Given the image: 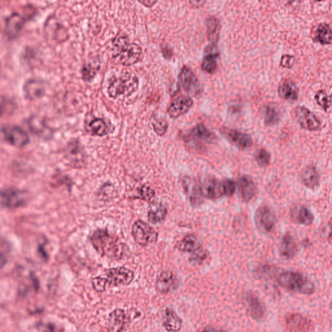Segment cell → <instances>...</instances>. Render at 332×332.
Segmentation results:
<instances>
[{
	"instance_id": "1",
	"label": "cell",
	"mask_w": 332,
	"mask_h": 332,
	"mask_svg": "<svg viewBox=\"0 0 332 332\" xmlns=\"http://www.w3.org/2000/svg\"><path fill=\"white\" fill-rule=\"evenodd\" d=\"M113 57L123 66H132L142 58V48L131 43L126 34L118 33L112 40Z\"/></svg>"
},
{
	"instance_id": "2",
	"label": "cell",
	"mask_w": 332,
	"mask_h": 332,
	"mask_svg": "<svg viewBox=\"0 0 332 332\" xmlns=\"http://www.w3.org/2000/svg\"><path fill=\"white\" fill-rule=\"evenodd\" d=\"M92 245L101 255L120 259L124 252V245L105 230H98L91 237Z\"/></svg>"
},
{
	"instance_id": "3",
	"label": "cell",
	"mask_w": 332,
	"mask_h": 332,
	"mask_svg": "<svg viewBox=\"0 0 332 332\" xmlns=\"http://www.w3.org/2000/svg\"><path fill=\"white\" fill-rule=\"evenodd\" d=\"M279 284L285 289L299 294L310 295L314 292L315 286L303 274L287 271L280 274Z\"/></svg>"
},
{
	"instance_id": "4",
	"label": "cell",
	"mask_w": 332,
	"mask_h": 332,
	"mask_svg": "<svg viewBox=\"0 0 332 332\" xmlns=\"http://www.w3.org/2000/svg\"><path fill=\"white\" fill-rule=\"evenodd\" d=\"M138 87V79L137 76L126 73L112 80L108 88V94L112 98L129 96L137 91Z\"/></svg>"
},
{
	"instance_id": "5",
	"label": "cell",
	"mask_w": 332,
	"mask_h": 332,
	"mask_svg": "<svg viewBox=\"0 0 332 332\" xmlns=\"http://www.w3.org/2000/svg\"><path fill=\"white\" fill-rule=\"evenodd\" d=\"M132 234L135 241L142 246L155 243L158 238V233L142 221H138L133 225Z\"/></svg>"
},
{
	"instance_id": "6",
	"label": "cell",
	"mask_w": 332,
	"mask_h": 332,
	"mask_svg": "<svg viewBox=\"0 0 332 332\" xmlns=\"http://www.w3.org/2000/svg\"><path fill=\"white\" fill-rule=\"evenodd\" d=\"M26 193L19 189L8 188L0 191V204L9 209H16L26 203Z\"/></svg>"
},
{
	"instance_id": "7",
	"label": "cell",
	"mask_w": 332,
	"mask_h": 332,
	"mask_svg": "<svg viewBox=\"0 0 332 332\" xmlns=\"http://www.w3.org/2000/svg\"><path fill=\"white\" fill-rule=\"evenodd\" d=\"M105 280L107 286H118L130 284L134 279V273L130 269L117 267L108 269L106 273Z\"/></svg>"
},
{
	"instance_id": "8",
	"label": "cell",
	"mask_w": 332,
	"mask_h": 332,
	"mask_svg": "<svg viewBox=\"0 0 332 332\" xmlns=\"http://www.w3.org/2000/svg\"><path fill=\"white\" fill-rule=\"evenodd\" d=\"M255 220L258 227L264 232L270 233L275 227V214L271 208L266 205L260 206L258 209Z\"/></svg>"
},
{
	"instance_id": "9",
	"label": "cell",
	"mask_w": 332,
	"mask_h": 332,
	"mask_svg": "<svg viewBox=\"0 0 332 332\" xmlns=\"http://www.w3.org/2000/svg\"><path fill=\"white\" fill-rule=\"evenodd\" d=\"M200 191L203 197L216 199L225 195L223 181L214 177H206L200 184Z\"/></svg>"
},
{
	"instance_id": "10",
	"label": "cell",
	"mask_w": 332,
	"mask_h": 332,
	"mask_svg": "<svg viewBox=\"0 0 332 332\" xmlns=\"http://www.w3.org/2000/svg\"><path fill=\"white\" fill-rule=\"evenodd\" d=\"M2 133L5 139L13 146L22 147L29 141L28 135L19 127L8 126L2 129Z\"/></svg>"
},
{
	"instance_id": "11",
	"label": "cell",
	"mask_w": 332,
	"mask_h": 332,
	"mask_svg": "<svg viewBox=\"0 0 332 332\" xmlns=\"http://www.w3.org/2000/svg\"><path fill=\"white\" fill-rule=\"evenodd\" d=\"M295 116L300 126L306 130L317 131L321 126L319 118L307 108L299 106L295 110Z\"/></svg>"
},
{
	"instance_id": "12",
	"label": "cell",
	"mask_w": 332,
	"mask_h": 332,
	"mask_svg": "<svg viewBox=\"0 0 332 332\" xmlns=\"http://www.w3.org/2000/svg\"><path fill=\"white\" fill-rule=\"evenodd\" d=\"M180 83L184 91L189 95L197 96L200 93L199 80L188 67L183 66L179 75Z\"/></svg>"
},
{
	"instance_id": "13",
	"label": "cell",
	"mask_w": 332,
	"mask_h": 332,
	"mask_svg": "<svg viewBox=\"0 0 332 332\" xmlns=\"http://www.w3.org/2000/svg\"><path fill=\"white\" fill-rule=\"evenodd\" d=\"M221 133L233 144L240 149H246L253 145V140L247 134L227 128H222Z\"/></svg>"
},
{
	"instance_id": "14",
	"label": "cell",
	"mask_w": 332,
	"mask_h": 332,
	"mask_svg": "<svg viewBox=\"0 0 332 332\" xmlns=\"http://www.w3.org/2000/svg\"><path fill=\"white\" fill-rule=\"evenodd\" d=\"M193 101L188 96H181L175 99L168 108V113L172 118L183 116L193 106Z\"/></svg>"
},
{
	"instance_id": "15",
	"label": "cell",
	"mask_w": 332,
	"mask_h": 332,
	"mask_svg": "<svg viewBox=\"0 0 332 332\" xmlns=\"http://www.w3.org/2000/svg\"><path fill=\"white\" fill-rule=\"evenodd\" d=\"M26 14L15 13L7 18L5 25V32L9 38H14L20 33L26 22Z\"/></svg>"
},
{
	"instance_id": "16",
	"label": "cell",
	"mask_w": 332,
	"mask_h": 332,
	"mask_svg": "<svg viewBox=\"0 0 332 332\" xmlns=\"http://www.w3.org/2000/svg\"><path fill=\"white\" fill-rule=\"evenodd\" d=\"M177 285H178V281L172 271L162 272L156 280V289L162 294H167L173 292L176 289Z\"/></svg>"
},
{
	"instance_id": "17",
	"label": "cell",
	"mask_w": 332,
	"mask_h": 332,
	"mask_svg": "<svg viewBox=\"0 0 332 332\" xmlns=\"http://www.w3.org/2000/svg\"><path fill=\"white\" fill-rule=\"evenodd\" d=\"M183 186L191 203L195 205L202 203L203 196L200 191V184L194 179L189 177H184Z\"/></svg>"
},
{
	"instance_id": "18",
	"label": "cell",
	"mask_w": 332,
	"mask_h": 332,
	"mask_svg": "<svg viewBox=\"0 0 332 332\" xmlns=\"http://www.w3.org/2000/svg\"><path fill=\"white\" fill-rule=\"evenodd\" d=\"M219 57V52L216 45L211 44L205 48L204 56L201 64L202 70L208 73L215 72L218 68L217 59Z\"/></svg>"
},
{
	"instance_id": "19",
	"label": "cell",
	"mask_w": 332,
	"mask_h": 332,
	"mask_svg": "<svg viewBox=\"0 0 332 332\" xmlns=\"http://www.w3.org/2000/svg\"><path fill=\"white\" fill-rule=\"evenodd\" d=\"M24 93L27 100H36L45 93V85L36 79L27 80L24 86Z\"/></svg>"
},
{
	"instance_id": "20",
	"label": "cell",
	"mask_w": 332,
	"mask_h": 332,
	"mask_svg": "<svg viewBox=\"0 0 332 332\" xmlns=\"http://www.w3.org/2000/svg\"><path fill=\"white\" fill-rule=\"evenodd\" d=\"M285 323L287 328L292 331H306L310 330L311 327L307 318L298 313L288 316Z\"/></svg>"
},
{
	"instance_id": "21",
	"label": "cell",
	"mask_w": 332,
	"mask_h": 332,
	"mask_svg": "<svg viewBox=\"0 0 332 332\" xmlns=\"http://www.w3.org/2000/svg\"><path fill=\"white\" fill-rule=\"evenodd\" d=\"M239 190L242 199L246 202L252 200L257 193L255 182L248 176H243L239 179Z\"/></svg>"
},
{
	"instance_id": "22",
	"label": "cell",
	"mask_w": 332,
	"mask_h": 332,
	"mask_svg": "<svg viewBox=\"0 0 332 332\" xmlns=\"http://www.w3.org/2000/svg\"><path fill=\"white\" fill-rule=\"evenodd\" d=\"M280 98L287 101H295L298 99L299 89L292 80L284 79L280 82L278 89Z\"/></svg>"
},
{
	"instance_id": "23",
	"label": "cell",
	"mask_w": 332,
	"mask_h": 332,
	"mask_svg": "<svg viewBox=\"0 0 332 332\" xmlns=\"http://www.w3.org/2000/svg\"><path fill=\"white\" fill-rule=\"evenodd\" d=\"M313 40L322 45H329L331 43V30L328 24L320 23L316 27L313 33Z\"/></svg>"
},
{
	"instance_id": "24",
	"label": "cell",
	"mask_w": 332,
	"mask_h": 332,
	"mask_svg": "<svg viewBox=\"0 0 332 332\" xmlns=\"http://www.w3.org/2000/svg\"><path fill=\"white\" fill-rule=\"evenodd\" d=\"M301 181L307 188H315L319 186L320 176L317 169L313 166H308L301 174Z\"/></svg>"
},
{
	"instance_id": "25",
	"label": "cell",
	"mask_w": 332,
	"mask_h": 332,
	"mask_svg": "<svg viewBox=\"0 0 332 332\" xmlns=\"http://www.w3.org/2000/svg\"><path fill=\"white\" fill-rule=\"evenodd\" d=\"M190 137L197 143H210L214 140V134L202 124H198L191 131Z\"/></svg>"
},
{
	"instance_id": "26",
	"label": "cell",
	"mask_w": 332,
	"mask_h": 332,
	"mask_svg": "<svg viewBox=\"0 0 332 332\" xmlns=\"http://www.w3.org/2000/svg\"><path fill=\"white\" fill-rule=\"evenodd\" d=\"M297 246L294 237L289 234L283 237L280 247V255L285 259H290L297 253Z\"/></svg>"
},
{
	"instance_id": "27",
	"label": "cell",
	"mask_w": 332,
	"mask_h": 332,
	"mask_svg": "<svg viewBox=\"0 0 332 332\" xmlns=\"http://www.w3.org/2000/svg\"><path fill=\"white\" fill-rule=\"evenodd\" d=\"M126 316L121 310H115L110 313L108 319V326L110 331H121L126 324Z\"/></svg>"
},
{
	"instance_id": "28",
	"label": "cell",
	"mask_w": 332,
	"mask_h": 332,
	"mask_svg": "<svg viewBox=\"0 0 332 332\" xmlns=\"http://www.w3.org/2000/svg\"><path fill=\"white\" fill-rule=\"evenodd\" d=\"M292 218L295 222L304 225H310L314 220L310 210L304 206L295 208L292 211Z\"/></svg>"
},
{
	"instance_id": "29",
	"label": "cell",
	"mask_w": 332,
	"mask_h": 332,
	"mask_svg": "<svg viewBox=\"0 0 332 332\" xmlns=\"http://www.w3.org/2000/svg\"><path fill=\"white\" fill-rule=\"evenodd\" d=\"M163 325L166 330L177 331L181 328L182 320L175 311L168 309L163 316Z\"/></svg>"
},
{
	"instance_id": "30",
	"label": "cell",
	"mask_w": 332,
	"mask_h": 332,
	"mask_svg": "<svg viewBox=\"0 0 332 332\" xmlns=\"http://www.w3.org/2000/svg\"><path fill=\"white\" fill-rule=\"evenodd\" d=\"M249 311L251 315L256 319H261L266 313L264 304L257 297L253 295H248L246 298Z\"/></svg>"
},
{
	"instance_id": "31",
	"label": "cell",
	"mask_w": 332,
	"mask_h": 332,
	"mask_svg": "<svg viewBox=\"0 0 332 332\" xmlns=\"http://www.w3.org/2000/svg\"><path fill=\"white\" fill-rule=\"evenodd\" d=\"M167 215V210L160 203H152L147 212V217L150 222L153 224L162 222Z\"/></svg>"
},
{
	"instance_id": "32",
	"label": "cell",
	"mask_w": 332,
	"mask_h": 332,
	"mask_svg": "<svg viewBox=\"0 0 332 332\" xmlns=\"http://www.w3.org/2000/svg\"><path fill=\"white\" fill-rule=\"evenodd\" d=\"M207 36L212 44L217 45L220 37L221 25L215 17H210L206 21Z\"/></svg>"
},
{
	"instance_id": "33",
	"label": "cell",
	"mask_w": 332,
	"mask_h": 332,
	"mask_svg": "<svg viewBox=\"0 0 332 332\" xmlns=\"http://www.w3.org/2000/svg\"><path fill=\"white\" fill-rule=\"evenodd\" d=\"M179 248L181 251L188 253H200L201 246L197 237L194 235H188L179 242Z\"/></svg>"
},
{
	"instance_id": "34",
	"label": "cell",
	"mask_w": 332,
	"mask_h": 332,
	"mask_svg": "<svg viewBox=\"0 0 332 332\" xmlns=\"http://www.w3.org/2000/svg\"><path fill=\"white\" fill-rule=\"evenodd\" d=\"M264 117L265 123L267 126H273L277 124L280 119V112L275 105L269 104L264 107Z\"/></svg>"
},
{
	"instance_id": "35",
	"label": "cell",
	"mask_w": 332,
	"mask_h": 332,
	"mask_svg": "<svg viewBox=\"0 0 332 332\" xmlns=\"http://www.w3.org/2000/svg\"><path fill=\"white\" fill-rule=\"evenodd\" d=\"M91 133L98 137H103L108 133V128L107 123L103 119L96 118L91 121L90 124Z\"/></svg>"
},
{
	"instance_id": "36",
	"label": "cell",
	"mask_w": 332,
	"mask_h": 332,
	"mask_svg": "<svg viewBox=\"0 0 332 332\" xmlns=\"http://www.w3.org/2000/svg\"><path fill=\"white\" fill-rule=\"evenodd\" d=\"M68 153L71 160L76 163H81L85 160V153L79 143L73 142L69 145Z\"/></svg>"
},
{
	"instance_id": "37",
	"label": "cell",
	"mask_w": 332,
	"mask_h": 332,
	"mask_svg": "<svg viewBox=\"0 0 332 332\" xmlns=\"http://www.w3.org/2000/svg\"><path fill=\"white\" fill-rule=\"evenodd\" d=\"M10 254V243L6 239L0 237V269L8 263Z\"/></svg>"
},
{
	"instance_id": "38",
	"label": "cell",
	"mask_w": 332,
	"mask_h": 332,
	"mask_svg": "<svg viewBox=\"0 0 332 332\" xmlns=\"http://www.w3.org/2000/svg\"><path fill=\"white\" fill-rule=\"evenodd\" d=\"M315 98L318 105L323 108L325 111H327L330 107V98L328 94L324 91H319L315 94Z\"/></svg>"
},
{
	"instance_id": "39",
	"label": "cell",
	"mask_w": 332,
	"mask_h": 332,
	"mask_svg": "<svg viewBox=\"0 0 332 332\" xmlns=\"http://www.w3.org/2000/svg\"><path fill=\"white\" fill-rule=\"evenodd\" d=\"M81 74L82 79L85 81L90 82L95 77L96 70L95 68H94L91 64H85L82 67Z\"/></svg>"
},
{
	"instance_id": "40",
	"label": "cell",
	"mask_w": 332,
	"mask_h": 332,
	"mask_svg": "<svg viewBox=\"0 0 332 332\" xmlns=\"http://www.w3.org/2000/svg\"><path fill=\"white\" fill-rule=\"evenodd\" d=\"M257 161L260 166L266 167V166L269 164L270 161H271V155L266 149H262L258 152L257 156Z\"/></svg>"
},
{
	"instance_id": "41",
	"label": "cell",
	"mask_w": 332,
	"mask_h": 332,
	"mask_svg": "<svg viewBox=\"0 0 332 332\" xmlns=\"http://www.w3.org/2000/svg\"><path fill=\"white\" fill-rule=\"evenodd\" d=\"M153 126L154 131L159 136H163L168 130V122L164 119H157L154 121Z\"/></svg>"
},
{
	"instance_id": "42",
	"label": "cell",
	"mask_w": 332,
	"mask_h": 332,
	"mask_svg": "<svg viewBox=\"0 0 332 332\" xmlns=\"http://www.w3.org/2000/svg\"><path fill=\"white\" fill-rule=\"evenodd\" d=\"M92 285H93L94 289L98 292H104L107 287L105 278L101 276L94 278L92 280Z\"/></svg>"
},
{
	"instance_id": "43",
	"label": "cell",
	"mask_w": 332,
	"mask_h": 332,
	"mask_svg": "<svg viewBox=\"0 0 332 332\" xmlns=\"http://www.w3.org/2000/svg\"><path fill=\"white\" fill-rule=\"evenodd\" d=\"M224 186L225 195L232 196L236 190V183L231 179H225L223 181Z\"/></svg>"
},
{
	"instance_id": "44",
	"label": "cell",
	"mask_w": 332,
	"mask_h": 332,
	"mask_svg": "<svg viewBox=\"0 0 332 332\" xmlns=\"http://www.w3.org/2000/svg\"><path fill=\"white\" fill-rule=\"evenodd\" d=\"M140 197L145 200H150L153 199L154 197V191L153 189L149 188V186H142L140 190Z\"/></svg>"
},
{
	"instance_id": "45",
	"label": "cell",
	"mask_w": 332,
	"mask_h": 332,
	"mask_svg": "<svg viewBox=\"0 0 332 332\" xmlns=\"http://www.w3.org/2000/svg\"><path fill=\"white\" fill-rule=\"evenodd\" d=\"M295 59L294 56L289 55H283L280 61V66L283 68H290L295 63Z\"/></svg>"
},
{
	"instance_id": "46",
	"label": "cell",
	"mask_w": 332,
	"mask_h": 332,
	"mask_svg": "<svg viewBox=\"0 0 332 332\" xmlns=\"http://www.w3.org/2000/svg\"><path fill=\"white\" fill-rule=\"evenodd\" d=\"M158 0H138V2L143 6L147 8H151L155 6Z\"/></svg>"
},
{
	"instance_id": "47",
	"label": "cell",
	"mask_w": 332,
	"mask_h": 332,
	"mask_svg": "<svg viewBox=\"0 0 332 332\" xmlns=\"http://www.w3.org/2000/svg\"><path fill=\"white\" fill-rule=\"evenodd\" d=\"M188 1L189 3H190L191 6L193 7V8H199V7L202 6L206 0H188Z\"/></svg>"
},
{
	"instance_id": "48",
	"label": "cell",
	"mask_w": 332,
	"mask_h": 332,
	"mask_svg": "<svg viewBox=\"0 0 332 332\" xmlns=\"http://www.w3.org/2000/svg\"><path fill=\"white\" fill-rule=\"evenodd\" d=\"M315 1H317V2H322V1H325V0H315Z\"/></svg>"
}]
</instances>
